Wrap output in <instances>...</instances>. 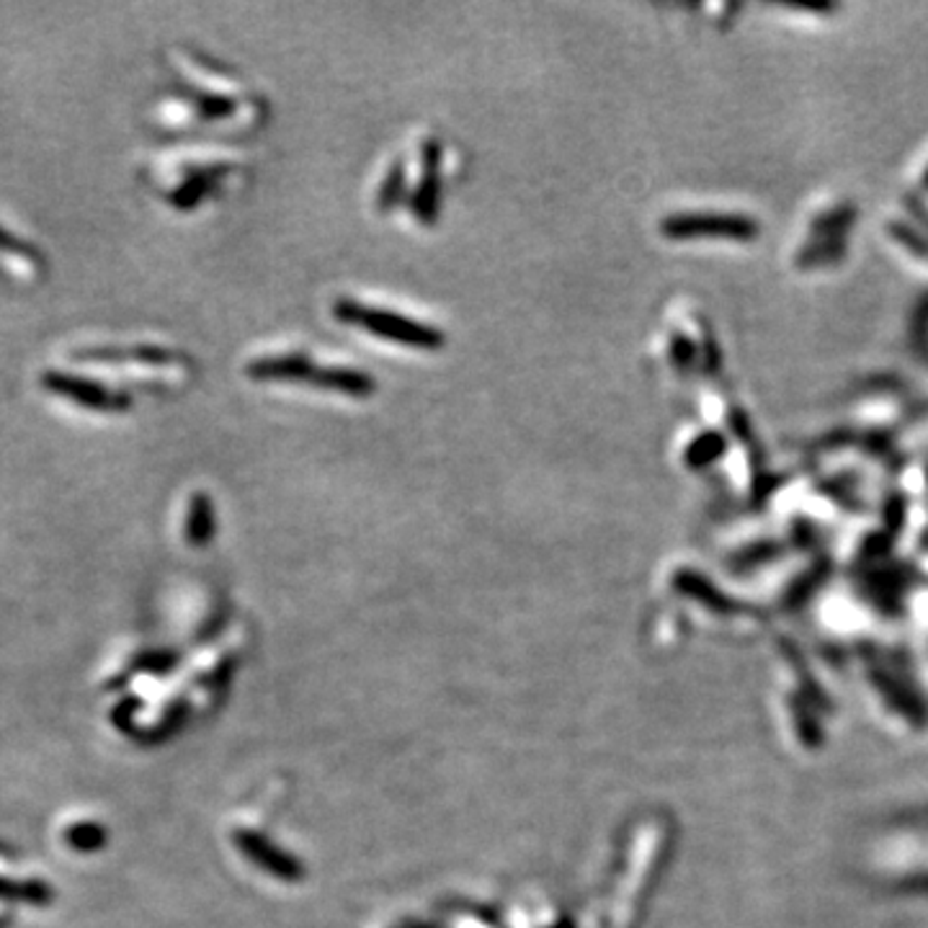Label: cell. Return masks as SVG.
<instances>
[{
	"label": "cell",
	"instance_id": "6da1fadb",
	"mask_svg": "<svg viewBox=\"0 0 928 928\" xmlns=\"http://www.w3.org/2000/svg\"><path fill=\"white\" fill-rule=\"evenodd\" d=\"M859 204L841 191L815 194L799 209L784 248V266L799 281H820L839 274L854 251Z\"/></svg>",
	"mask_w": 928,
	"mask_h": 928
},
{
	"label": "cell",
	"instance_id": "7a4b0ae2",
	"mask_svg": "<svg viewBox=\"0 0 928 928\" xmlns=\"http://www.w3.org/2000/svg\"><path fill=\"white\" fill-rule=\"evenodd\" d=\"M661 232L668 240H714L730 245H754L761 238V219L748 209L676 212L663 217Z\"/></svg>",
	"mask_w": 928,
	"mask_h": 928
},
{
	"label": "cell",
	"instance_id": "3957f363",
	"mask_svg": "<svg viewBox=\"0 0 928 928\" xmlns=\"http://www.w3.org/2000/svg\"><path fill=\"white\" fill-rule=\"evenodd\" d=\"M333 315L341 323L359 325V328L372 333V336L393 344L415 346V349H438L444 344L442 330L434 328V325L398 313H385L379 308H366V304L353 300H338L336 308H333Z\"/></svg>",
	"mask_w": 928,
	"mask_h": 928
},
{
	"label": "cell",
	"instance_id": "277c9868",
	"mask_svg": "<svg viewBox=\"0 0 928 928\" xmlns=\"http://www.w3.org/2000/svg\"><path fill=\"white\" fill-rule=\"evenodd\" d=\"M41 387H45L47 393L58 395V398L75 402V406L88 408V410H101V413H122V410L132 408V398L126 393L106 387L96 379L75 377V374H68V372H58V370L45 372L41 374Z\"/></svg>",
	"mask_w": 928,
	"mask_h": 928
},
{
	"label": "cell",
	"instance_id": "5b68a950",
	"mask_svg": "<svg viewBox=\"0 0 928 928\" xmlns=\"http://www.w3.org/2000/svg\"><path fill=\"white\" fill-rule=\"evenodd\" d=\"M880 230L884 243L897 253V258H903L908 268L928 276V222L924 217H884Z\"/></svg>",
	"mask_w": 928,
	"mask_h": 928
},
{
	"label": "cell",
	"instance_id": "8992f818",
	"mask_svg": "<svg viewBox=\"0 0 928 928\" xmlns=\"http://www.w3.org/2000/svg\"><path fill=\"white\" fill-rule=\"evenodd\" d=\"M317 370L313 361L300 353L289 357H264L248 364V377L253 379H289V382H315Z\"/></svg>",
	"mask_w": 928,
	"mask_h": 928
},
{
	"label": "cell",
	"instance_id": "52a82bcc",
	"mask_svg": "<svg viewBox=\"0 0 928 928\" xmlns=\"http://www.w3.org/2000/svg\"><path fill=\"white\" fill-rule=\"evenodd\" d=\"M77 361H140V364H179L186 361L181 353H173L158 346H132V349H86L73 353Z\"/></svg>",
	"mask_w": 928,
	"mask_h": 928
},
{
	"label": "cell",
	"instance_id": "ba28073f",
	"mask_svg": "<svg viewBox=\"0 0 928 928\" xmlns=\"http://www.w3.org/2000/svg\"><path fill=\"white\" fill-rule=\"evenodd\" d=\"M219 173H222V168H202V171L191 173L189 179L171 194V202L176 204V209H194L196 204H200L204 196L215 189Z\"/></svg>",
	"mask_w": 928,
	"mask_h": 928
},
{
	"label": "cell",
	"instance_id": "9c48e42d",
	"mask_svg": "<svg viewBox=\"0 0 928 928\" xmlns=\"http://www.w3.org/2000/svg\"><path fill=\"white\" fill-rule=\"evenodd\" d=\"M212 534H215V506H212V498L207 493H196L189 506L186 537L191 544L202 547V544L212 540Z\"/></svg>",
	"mask_w": 928,
	"mask_h": 928
},
{
	"label": "cell",
	"instance_id": "30bf717a",
	"mask_svg": "<svg viewBox=\"0 0 928 928\" xmlns=\"http://www.w3.org/2000/svg\"><path fill=\"white\" fill-rule=\"evenodd\" d=\"M183 94L191 98V104L196 106V111L204 119H225L236 111V101L228 96H215L207 94V91H183Z\"/></svg>",
	"mask_w": 928,
	"mask_h": 928
},
{
	"label": "cell",
	"instance_id": "8fae6325",
	"mask_svg": "<svg viewBox=\"0 0 928 928\" xmlns=\"http://www.w3.org/2000/svg\"><path fill=\"white\" fill-rule=\"evenodd\" d=\"M0 251H9V253H13V256L26 258L32 266H45L47 264L45 253H41L39 248H34L32 243H26V240L13 236L11 230L3 228V225H0Z\"/></svg>",
	"mask_w": 928,
	"mask_h": 928
},
{
	"label": "cell",
	"instance_id": "7c38bea8",
	"mask_svg": "<svg viewBox=\"0 0 928 928\" xmlns=\"http://www.w3.org/2000/svg\"><path fill=\"white\" fill-rule=\"evenodd\" d=\"M911 191L913 204H928V145L916 155L911 166Z\"/></svg>",
	"mask_w": 928,
	"mask_h": 928
},
{
	"label": "cell",
	"instance_id": "4fadbf2b",
	"mask_svg": "<svg viewBox=\"0 0 928 928\" xmlns=\"http://www.w3.org/2000/svg\"><path fill=\"white\" fill-rule=\"evenodd\" d=\"M918 338H920V344H924V349H926V353H928V304L924 308V313H920V325H918Z\"/></svg>",
	"mask_w": 928,
	"mask_h": 928
}]
</instances>
